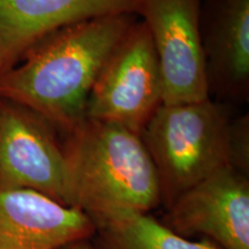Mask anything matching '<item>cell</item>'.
Listing matches in <instances>:
<instances>
[{
    "mask_svg": "<svg viewBox=\"0 0 249 249\" xmlns=\"http://www.w3.org/2000/svg\"><path fill=\"white\" fill-rule=\"evenodd\" d=\"M229 166L249 174V116L232 118L229 127Z\"/></svg>",
    "mask_w": 249,
    "mask_h": 249,
    "instance_id": "obj_12",
    "label": "cell"
},
{
    "mask_svg": "<svg viewBox=\"0 0 249 249\" xmlns=\"http://www.w3.org/2000/svg\"><path fill=\"white\" fill-rule=\"evenodd\" d=\"M138 0H0V76L50 34L113 14H134Z\"/></svg>",
    "mask_w": 249,
    "mask_h": 249,
    "instance_id": "obj_10",
    "label": "cell"
},
{
    "mask_svg": "<svg viewBox=\"0 0 249 249\" xmlns=\"http://www.w3.org/2000/svg\"><path fill=\"white\" fill-rule=\"evenodd\" d=\"M95 233L75 207L30 189L0 191V249H60Z\"/></svg>",
    "mask_w": 249,
    "mask_h": 249,
    "instance_id": "obj_9",
    "label": "cell"
},
{
    "mask_svg": "<svg viewBox=\"0 0 249 249\" xmlns=\"http://www.w3.org/2000/svg\"><path fill=\"white\" fill-rule=\"evenodd\" d=\"M163 99L154 43L147 24L136 18L102 68L89 95L86 118L118 124L141 135Z\"/></svg>",
    "mask_w": 249,
    "mask_h": 249,
    "instance_id": "obj_4",
    "label": "cell"
},
{
    "mask_svg": "<svg viewBox=\"0 0 249 249\" xmlns=\"http://www.w3.org/2000/svg\"><path fill=\"white\" fill-rule=\"evenodd\" d=\"M99 249H219L213 241H193L144 213H119L96 224Z\"/></svg>",
    "mask_w": 249,
    "mask_h": 249,
    "instance_id": "obj_11",
    "label": "cell"
},
{
    "mask_svg": "<svg viewBox=\"0 0 249 249\" xmlns=\"http://www.w3.org/2000/svg\"><path fill=\"white\" fill-rule=\"evenodd\" d=\"M201 0H138L134 14L150 33L163 80V104L209 98L200 26Z\"/></svg>",
    "mask_w": 249,
    "mask_h": 249,
    "instance_id": "obj_6",
    "label": "cell"
},
{
    "mask_svg": "<svg viewBox=\"0 0 249 249\" xmlns=\"http://www.w3.org/2000/svg\"><path fill=\"white\" fill-rule=\"evenodd\" d=\"M57 132L36 112L0 98V191L30 189L74 207L70 163Z\"/></svg>",
    "mask_w": 249,
    "mask_h": 249,
    "instance_id": "obj_5",
    "label": "cell"
},
{
    "mask_svg": "<svg viewBox=\"0 0 249 249\" xmlns=\"http://www.w3.org/2000/svg\"><path fill=\"white\" fill-rule=\"evenodd\" d=\"M60 249H95V248H93L90 244H88V241L87 240H82V241L73 242V244L65 246V247H62Z\"/></svg>",
    "mask_w": 249,
    "mask_h": 249,
    "instance_id": "obj_13",
    "label": "cell"
},
{
    "mask_svg": "<svg viewBox=\"0 0 249 249\" xmlns=\"http://www.w3.org/2000/svg\"><path fill=\"white\" fill-rule=\"evenodd\" d=\"M200 26L209 96L226 104L249 98V0H201Z\"/></svg>",
    "mask_w": 249,
    "mask_h": 249,
    "instance_id": "obj_8",
    "label": "cell"
},
{
    "mask_svg": "<svg viewBox=\"0 0 249 249\" xmlns=\"http://www.w3.org/2000/svg\"><path fill=\"white\" fill-rule=\"evenodd\" d=\"M165 225L188 238L204 235L219 249H249V179L224 166L169 207Z\"/></svg>",
    "mask_w": 249,
    "mask_h": 249,
    "instance_id": "obj_7",
    "label": "cell"
},
{
    "mask_svg": "<svg viewBox=\"0 0 249 249\" xmlns=\"http://www.w3.org/2000/svg\"><path fill=\"white\" fill-rule=\"evenodd\" d=\"M135 14L90 18L50 34L0 76V98L23 105L66 134L86 118L93 85Z\"/></svg>",
    "mask_w": 249,
    "mask_h": 249,
    "instance_id": "obj_1",
    "label": "cell"
},
{
    "mask_svg": "<svg viewBox=\"0 0 249 249\" xmlns=\"http://www.w3.org/2000/svg\"><path fill=\"white\" fill-rule=\"evenodd\" d=\"M231 111L207 98L160 105L141 133L157 171L161 203L167 208L193 186L229 166Z\"/></svg>",
    "mask_w": 249,
    "mask_h": 249,
    "instance_id": "obj_3",
    "label": "cell"
},
{
    "mask_svg": "<svg viewBox=\"0 0 249 249\" xmlns=\"http://www.w3.org/2000/svg\"><path fill=\"white\" fill-rule=\"evenodd\" d=\"M74 207L97 224L119 213L161 203L157 171L141 135L118 124L85 118L66 133Z\"/></svg>",
    "mask_w": 249,
    "mask_h": 249,
    "instance_id": "obj_2",
    "label": "cell"
}]
</instances>
